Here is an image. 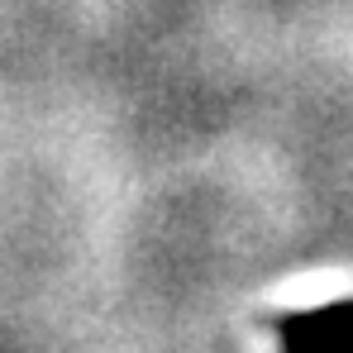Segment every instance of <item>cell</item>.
<instances>
[{"instance_id": "1", "label": "cell", "mask_w": 353, "mask_h": 353, "mask_svg": "<svg viewBox=\"0 0 353 353\" xmlns=\"http://www.w3.org/2000/svg\"><path fill=\"white\" fill-rule=\"evenodd\" d=\"M282 353H353V301L282 320Z\"/></svg>"}]
</instances>
